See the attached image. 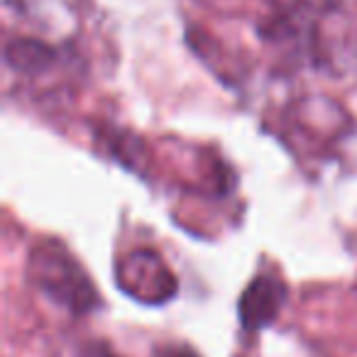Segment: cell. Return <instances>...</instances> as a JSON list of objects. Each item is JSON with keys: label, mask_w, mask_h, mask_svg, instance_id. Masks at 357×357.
I'll return each mask as SVG.
<instances>
[{"label": "cell", "mask_w": 357, "mask_h": 357, "mask_svg": "<svg viewBox=\"0 0 357 357\" xmlns=\"http://www.w3.org/2000/svg\"><path fill=\"white\" fill-rule=\"evenodd\" d=\"M40 282L50 294H54L59 301L74 303L79 311L93 303L96 294L89 287V279L84 277L79 267L59 250H52L50 255L40 252Z\"/></svg>", "instance_id": "obj_1"}, {"label": "cell", "mask_w": 357, "mask_h": 357, "mask_svg": "<svg viewBox=\"0 0 357 357\" xmlns=\"http://www.w3.org/2000/svg\"><path fill=\"white\" fill-rule=\"evenodd\" d=\"M274 287H277V284H272L269 279H259V282H255L252 289L245 294L243 306L252 303V311L243 313L248 326H259V323H264L267 318H272V313L277 311V303H272V301H277Z\"/></svg>", "instance_id": "obj_2"}]
</instances>
